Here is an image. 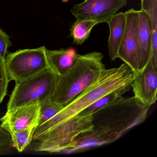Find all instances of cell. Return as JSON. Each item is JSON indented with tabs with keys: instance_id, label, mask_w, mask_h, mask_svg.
<instances>
[{
	"instance_id": "cell-1",
	"label": "cell",
	"mask_w": 157,
	"mask_h": 157,
	"mask_svg": "<svg viewBox=\"0 0 157 157\" xmlns=\"http://www.w3.org/2000/svg\"><path fill=\"white\" fill-rule=\"evenodd\" d=\"M150 107L135 96H122L99 108L93 113L92 129L76 139L72 151L114 142L143 123Z\"/></svg>"
},
{
	"instance_id": "cell-2",
	"label": "cell",
	"mask_w": 157,
	"mask_h": 157,
	"mask_svg": "<svg viewBox=\"0 0 157 157\" xmlns=\"http://www.w3.org/2000/svg\"><path fill=\"white\" fill-rule=\"evenodd\" d=\"M134 73L125 63L118 67L105 69L100 78L64 107L56 115L43 124L36 127L33 140L52 127L73 117L96 100L114 91L131 87Z\"/></svg>"
},
{
	"instance_id": "cell-3",
	"label": "cell",
	"mask_w": 157,
	"mask_h": 157,
	"mask_svg": "<svg viewBox=\"0 0 157 157\" xmlns=\"http://www.w3.org/2000/svg\"><path fill=\"white\" fill-rule=\"evenodd\" d=\"M104 56L98 52L79 55L70 70L57 76L56 84L49 100L64 108L95 82L105 71Z\"/></svg>"
},
{
	"instance_id": "cell-4",
	"label": "cell",
	"mask_w": 157,
	"mask_h": 157,
	"mask_svg": "<svg viewBox=\"0 0 157 157\" xmlns=\"http://www.w3.org/2000/svg\"><path fill=\"white\" fill-rule=\"evenodd\" d=\"M93 113L81 112L48 129L33 140V149L40 152L72 151L78 136L93 128Z\"/></svg>"
},
{
	"instance_id": "cell-5",
	"label": "cell",
	"mask_w": 157,
	"mask_h": 157,
	"mask_svg": "<svg viewBox=\"0 0 157 157\" xmlns=\"http://www.w3.org/2000/svg\"><path fill=\"white\" fill-rule=\"evenodd\" d=\"M57 77L48 67L28 79L16 82L7 104V109L34 100H39L42 103L49 100L56 88Z\"/></svg>"
},
{
	"instance_id": "cell-6",
	"label": "cell",
	"mask_w": 157,
	"mask_h": 157,
	"mask_svg": "<svg viewBox=\"0 0 157 157\" xmlns=\"http://www.w3.org/2000/svg\"><path fill=\"white\" fill-rule=\"evenodd\" d=\"M44 46L19 50L10 53L5 58L9 81L21 82L28 79L48 67Z\"/></svg>"
},
{
	"instance_id": "cell-7",
	"label": "cell",
	"mask_w": 157,
	"mask_h": 157,
	"mask_svg": "<svg viewBox=\"0 0 157 157\" xmlns=\"http://www.w3.org/2000/svg\"><path fill=\"white\" fill-rule=\"evenodd\" d=\"M127 2V0H85L73 6L71 12L76 21L90 20L98 24L107 22Z\"/></svg>"
},
{
	"instance_id": "cell-8",
	"label": "cell",
	"mask_w": 157,
	"mask_h": 157,
	"mask_svg": "<svg viewBox=\"0 0 157 157\" xmlns=\"http://www.w3.org/2000/svg\"><path fill=\"white\" fill-rule=\"evenodd\" d=\"M41 103L34 100L22 105L7 109L5 114L0 118L2 128L10 134L28 128L36 127L38 124Z\"/></svg>"
},
{
	"instance_id": "cell-9",
	"label": "cell",
	"mask_w": 157,
	"mask_h": 157,
	"mask_svg": "<svg viewBox=\"0 0 157 157\" xmlns=\"http://www.w3.org/2000/svg\"><path fill=\"white\" fill-rule=\"evenodd\" d=\"M125 29L117 52V58L128 65L134 73L138 70L137 43L138 11L132 9L125 13Z\"/></svg>"
},
{
	"instance_id": "cell-10",
	"label": "cell",
	"mask_w": 157,
	"mask_h": 157,
	"mask_svg": "<svg viewBox=\"0 0 157 157\" xmlns=\"http://www.w3.org/2000/svg\"><path fill=\"white\" fill-rule=\"evenodd\" d=\"M134 95L147 105L151 106L157 100V66L148 62L142 70L134 73L131 83Z\"/></svg>"
},
{
	"instance_id": "cell-11",
	"label": "cell",
	"mask_w": 157,
	"mask_h": 157,
	"mask_svg": "<svg viewBox=\"0 0 157 157\" xmlns=\"http://www.w3.org/2000/svg\"><path fill=\"white\" fill-rule=\"evenodd\" d=\"M152 33V26L149 17L145 12L138 11L136 36L139 71L145 68L149 60Z\"/></svg>"
},
{
	"instance_id": "cell-12",
	"label": "cell",
	"mask_w": 157,
	"mask_h": 157,
	"mask_svg": "<svg viewBox=\"0 0 157 157\" xmlns=\"http://www.w3.org/2000/svg\"><path fill=\"white\" fill-rule=\"evenodd\" d=\"M79 55L73 49L46 50L48 67L57 76H61L77 62Z\"/></svg>"
},
{
	"instance_id": "cell-13",
	"label": "cell",
	"mask_w": 157,
	"mask_h": 157,
	"mask_svg": "<svg viewBox=\"0 0 157 157\" xmlns=\"http://www.w3.org/2000/svg\"><path fill=\"white\" fill-rule=\"evenodd\" d=\"M125 13H117L107 22L110 29L108 45L109 57L112 60L117 58V52L125 29Z\"/></svg>"
},
{
	"instance_id": "cell-14",
	"label": "cell",
	"mask_w": 157,
	"mask_h": 157,
	"mask_svg": "<svg viewBox=\"0 0 157 157\" xmlns=\"http://www.w3.org/2000/svg\"><path fill=\"white\" fill-rule=\"evenodd\" d=\"M97 24L95 21L90 20L76 21L70 29L74 44L77 45L82 44L89 38L92 29Z\"/></svg>"
},
{
	"instance_id": "cell-15",
	"label": "cell",
	"mask_w": 157,
	"mask_h": 157,
	"mask_svg": "<svg viewBox=\"0 0 157 157\" xmlns=\"http://www.w3.org/2000/svg\"><path fill=\"white\" fill-rule=\"evenodd\" d=\"M35 128L36 127L28 128L10 134L13 147L19 152L24 151L33 141Z\"/></svg>"
},
{
	"instance_id": "cell-16",
	"label": "cell",
	"mask_w": 157,
	"mask_h": 157,
	"mask_svg": "<svg viewBox=\"0 0 157 157\" xmlns=\"http://www.w3.org/2000/svg\"><path fill=\"white\" fill-rule=\"evenodd\" d=\"M131 88V87H125L110 93L96 100L82 112L87 113H93L99 108L122 97L123 94L128 91Z\"/></svg>"
},
{
	"instance_id": "cell-17",
	"label": "cell",
	"mask_w": 157,
	"mask_h": 157,
	"mask_svg": "<svg viewBox=\"0 0 157 157\" xmlns=\"http://www.w3.org/2000/svg\"><path fill=\"white\" fill-rule=\"evenodd\" d=\"M63 107L49 100L41 103L40 115L37 126L41 125L56 115Z\"/></svg>"
},
{
	"instance_id": "cell-18",
	"label": "cell",
	"mask_w": 157,
	"mask_h": 157,
	"mask_svg": "<svg viewBox=\"0 0 157 157\" xmlns=\"http://www.w3.org/2000/svg\"><path fill=\"white\" fill-rule=\"evenodd\" d=\"M10 82L5 66V59L0 56V103L2 102L7 95Z\"/></svg>"
},
{
	"instance_id": "cell-19",
	"label": "cell",
	"mask_w": 157,
	"mask_h": 157,
	"mask_svg": "<svg viewBox=\"0 0 157 157\" xmlns=\"http://www.w3.org/2000/svg\"><path fill=\"white\" fill-rule=\"evenodd\" d=\"M12 46L10 36L6 33L0 29V56L5 59L8 48Z\"/></svg>"
},
{
	"instance_id": "cell-20",
	"label": "cell",
	"mask_w": 157,
	"mask_h": 157,
	"mask_svg": "<svg viewBox=\"0 0 157 157\" xmlns=\"http://www.w3.org/2000/svg\"><path fill=\"white\" fill-rule=\"evenodd\" d=\"M13 147L10 134L0 126V153Z\"/></svg>"
}]
</instances>
